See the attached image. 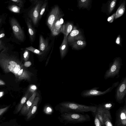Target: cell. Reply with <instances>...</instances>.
I'll return each mask as SVG.
<instances>
[{"mask_svg": "<svg viewBox=\"0 0 126 126\" xmlns=\"http://www.w3.org/2000/svg\"><path fill=\"white\" fill-rule=\"evenodd\" d=\"M48 3V0H45L40 9L39 19L40 20L42 18L45 11Z\"/></svg>", "mask_w": 126, "mask_h": 126, "instance_id": "24", "label": "cell"}, {"mask_svg": "<svg viewBox=\"0 0 126 126\" xmlns=\"http://www.w3.org/2000/svg\"><path fill=\"white\" fill-rule=\"evenodd\" d=\"M119 83L117 81L113 83L111 86L104 91L98 90V87H95L91 89L84 90L81 93L80 95L83 97H88L103 95L110 92L115 88L116 87Z\"/></svg>", "mask_w": 126, "mask_h": 126, "instance_id": "6", "label": "cell"}, {"mask_svg": "<svg viewBox=\"0 0 126 126\" xmlns=\"http://www.w3.org/2000/svg\"><path fill=\"white\" fill-rule=\"evenodd\" d=\"M63 17L62 16L58 19L53 24L50 30L54 35L56 33H58L59 32H60L61 28L63 22Z\"/></svg>", "mask_w": 126, "mask_h": 126, "instance_id": "17", "label": "cell"}, {"mask_svg": "<svg viewBox=\"0 0 126 126\" xmlns=\"http://www.w3.org/2000/svg\"><path fill=\"white\" fill-rule=\"evenodd\" d=\"M116 43L118 45H120V35H119L117 37L115 41Z\"/></svg>", "mask_w": 126, "mask_h": 126, "instance_id": "41", "label": "cell"}, {"mask_svg": "<svg viewBox=\"0 0 126 126\" xmlns=\"http://www.w3.org/2000/svg\"><path fill=\"white\" fill-rule=\"evenodd\" d=\"M97 107L94 106H87L74 102H65L59 104L58 110L61 114L70 113H83L89 112L95 113Z\"/></svg>", "mask_w": 126, "mask_h": 126, "instance_id": "2", "label": "cell"}, {"mask_svg": "<svg viewBox=\"0 0 126 126\" xmlns=\"http://www.w3.org/2000/svg\"><path fill=\"white\" fill-rule=\"evenodd\" d=\"M91 0H80L78 1V6L79 8H85L89 6Z\"/></svg>", "mask_w": 126, "mask_h": 126, "instance_id": "25", "label": "cell"}, {"mask_svg": "<svg viewBox=\"0 0 126 126\" xmlns=\"http://www.w3.org/2000/svg\"><path fill=\"white\" fill-rule=\"evenodd\" d=\"M53 111V110L52 107L48 105L46 106L43 109V111L44 113L48 115L51 114Z\"/></svg>", "mask_w": 126, "mask_h": 126, "instance_id": "30", "label": "cell"}, {"mask_svg": "<svg viewBox=\"0 0 126 126\" xmlns=\"http://www.w3.org/2000/svg\"><path fill=\"white\" fill-rule=\"evenodd\" d=\"M94 122L95 126H102L96 114L95 117Z\"/></svg>", "mask_w": 126, "mask_h": 126, "instance_id": "36", "label": "cell"}, {"mask_svg": "<svg viewBox=\"0 0 126 126\" xmlns=\"http://www.w3.org/2000/svg\"><path fill=\"white\" fill-rule=\"evenodd\" d=\"M116 0H113L111 2L109 5L108 10L109 13H110L114 8L116 2Z\"/></svg>", "mask_w": 126, "mask_h": 126, "instance_id": "29", "label": "cell"}, {"mask_svg": "<svg viewBox=\"0 0 126 126\" xmlns=\"http://www.w3.org/2000/svg\"><path fill=\"white\" fill-rule=\"evenodd\" d=\"M25 21L27 27L30 41L32 42L34 40L35 37L36 33L35 29L32 25L31 20L29 18H26Z\"/></svg>", "mask_w": 126, "mask_h": 126, "instance_id": "14", "label": "cell"}, {"mask_svg": "<svg viewBox=\"0 0 126 126\" xmlns=\"http://www.w3.org/2000/svg\"><path fill=\"white\" fill-rule=\"evenodd\" d=\"M36 94V92L35 91L34 92L24 105L21 110V113L22 114L24 115H27L35 97Z\"/></svg>", "mask_w": 126, "mask_h": 126, "instance_id": "13", "label": "cell"}, {"mask_svg": "<svg viewBox=\"0 0 126 126\" xmlns=\"http://www.w3.org/2000/svg\"><path fill=\"white\" fill-rule=\"evenodd\" d=\"M126 95V76L122 78L116 87L115 98L116 101L121 104L123 103Z\"/></svg>", "mask_w": 126, "mask_h": 126, "instance_id": "8", "label": "cell"}, {"mask_svg": "<svg viewBox=\"0 0 126 126\" xmlns=\"http://www.w3.org/2000/svg\"><path fill=\"white\" fill-rule=\"evenodd\" d=\"M68 42L67 37L64 35V38L62 43L60 47V50L61 57L63 58L66 55L68 48Z\"/></svg>", "mask_w": 126, "mask_h": 126, "instance_id": "16", "label": "cell"}, {"mask_svg": "<svg viewBox=\"0 0 126 126\" xmlns=\"http://www.w3.org/2000/svg\"><path fill=\"white\" fill-rule=\"evenodd\" d=\"M101 105L105 110H109L114 106V104L112 102H109Z\"/></svg>", "mask_w": 126, "mask_h": 126, "instance_id": "31", "label": "cell"}, {"mask_svg": "<svg viewBox=\"0 0 126 126\" xmlns=\"http://www.w3.org/2000/svg\"><path fill=\"white\" fill-rule=\"evenodd\" d=\"M4 94V92L3 91H0V98L2 97Z\"/></svg>", "mask_w": 126, "mask_h": 126, "instance_id": "43", "label": "cell"}, {"mask_svg": "<svg viewBox=\"0 0 126 126\" xmlns=\"http://www.w3.org/2000/svg\"><path fill=\"white\" fill-rule=\"evenodd\" d=\"M9 106H7L4 108L0 109V115L5 112L9 108Z\"/></svg>", "mask_w": 126, "mask_h": 126, "instance_id": "39", "label": "cell"}, {"mask_svg": "<svg viewBox=\"0 0 126 126\" xmlns=\"http://www.w3.org/2000/svg\"><path fill=\"white\" fill-rule=\"evenodd\" d=\"M10 39V38L7 39L4 38L0 39V52L4 49L6 45L7 42Z\"/></svg>", "mask_w": 126, "mask_h": 126, "instance_id": "28", "label": "cell"}, {"mask_svg": "<svg viewBox=\"0 0 126 126\" xmlns=\"http://www.w3.org/2000/svg\"><path fill=\"white\" fill-rule=\"evenodd\" d=\"M97 109L96 112V114L101 124L103 126H104L103 121V115L105 110L100 104L97 106Z\"/></svg>", "mask_w": 126, "mask_h": 126, "instance_id": "22", "label": "cell"}, {"mask_svg": "<svg viewBox=\"0 0 126 126\" xmlns=\"http://www.w3.org/2000/svg\"><path fill=\"white\" fill-rule=\"evenodd\" d=\"M9 21L15 37L20 41H24L25 39V34L17 20L14 17H12L10 18Z\"/></svg>", "mask_w": 126, "mask_h": 126, "instance_id": "7", "label": "cell"}, {"mask_svg": "<svg viewBox=\"0 0 126 126\" xmlns=\"http://www.w3.org/2000/svg\"><path fill=\"white\" fill-rule=\"evenodd\" d=\"M37 89V87L36 85H32L30 86L28 90L32 94Z\"/></svg>", "mask_w": 126, "mask_h": 126, "instance_id": "35", "label": "cell"}, {"mask_svg": "<svg viewBox=\"0 0 126 126\" xmlns=\"http://www.w3.org/2000/svg\"><path fill=\"white\" fill-rule=\"evenodd\" d=\"M31 62L29 61L25 62L24 64V66L25 67H29L31 65Z\"/></svg>", "mask_w": 126, "mask_h": 126, "instance_id": "40", "label": "cell"}, {"mask_svg": "<svg viewBox=\"0 0 126 126\" xmlns=\"http://www.w3.org/2000/svg\"><path fill=\"white\" fill-rule=\"evenodd\" d=\"M67 39L68 42L69 43L76 40H84L80 32L75 26L73 27L72 31L68 35Z\"/></svg>", "mask_w": 126, "mask_h": 126, "instance_id": "11", "label": "cell"}, {"mask_svg": "<svg viewBox=\"0 0 126 126\" xmlns=\"http://www.w3.org/2000/svg\"><path fill=\"white\" fill-rule=\"evenodd\" d=\"M5 36V33L3 28L0 30V39L4 38Z\"/></svg>", "mask_w": 126, "mask_h": 126, "instance_id": "37", "label": "cell"}, {"mask_svg": "<svg viewBox=\"0 0 126 126\" xmlns=\"http://www.w3.org/2000/svg\"><path fill=\"white\" fill-rule=\"evenodd\" d=\"M104 126H113L111 123V117L109 110H105L103 116Z\"/></svg>", "mask_w": 126, "mask_h": 126, "instance_id": "18", "label": "cell"}, {"mask_svg": "<svg viewBox=\"0 0 126 126\" xmlns=\"http://www.w3.org/2000/svg\"><path fill=\"white\" fill-rule=\"evenodd\" d=\"M63 16V14L58 5H55L53 7L48 16L47 22V25L50 30L54 22Z\"/></svg>", "mask_w": 126, "mask_h": 126, "instance_id": "9", "label": "cell"}, {"mask_svg": "<svg viewBox=\"0 0 126 126\" xmlns=\"http://www.w3.org/2000/svg\"><path fill=\"white\" fill-rule=\"evenodd\" d=\"M7 15L5 13L0 15V28L5 23Z\"/></svg>", "mask_w": 126, "mask_h": 126, "instance_id": "32", "label": "cell"}, {"mask_svg": "<svg viewBox=\"0 0 126 126\" xmlns=\"http://www.w3.org/2000/svg\"><path fill=\"white\" fill-rule=\"evenodd\" d=\"M73 27V24L70 22H67L62 26L60 32L63 33L67 37L68 34L72 31Z\"/></svg>", "mask_w": 126, "mask_h": 126, "instance_id": "19", "label": "cell"}, {"mask_svg": "<svg viewBox=\"0 0 126 126\" xmlns=\"http://www.w3.org/2000/svg\"><path fill=\"white\" fill-rule=\"evenodd\" d=\"M61 116L63 121L67 123H82L91 120L88 114L81 113H65L62 114Z\"/></svg>", "mask_w": 126, "mask_h": 126, "instance_id": "3", "label": "cell"}, {"mask_svg": "<svg viewBox=\"0 0 126 126\" xmlns=\"http://www.w3.org/2000/svg\"><path fill=\"white\" fill-rule=\"evenodd\" d=\"M125 104L117 111L114 126H126V97Z\"/></svg>", "mask_w": 126, "mask_h": 126, "instance_id": "10", "label": "cell"}, {"mask_svg": "<svg viewBox=\"0 0 126 126\" xmlns=\"http://www.w3.org/2000/svg\"><path fill=\"white\" fill-rule=\"evenodd\" d=\"M125 1H124L120 6L115 13V19L120 17L123 14L125 11Z\"/></svg>", "mask_w": 126, "mask_h": 126, "instance_id": "23", "label": "cell"}, {"mask_svg": "<svg viewBox=\"0 0 126 126\" xmlns=\"http://www.w3.org/2000/svg\"><path fill=\"white\" fill-rule=\"evenodd\" d=\"M123 65L122 60L120 57L115 58L109 64V69L106 71L104 78L105 80L119 77V72Z\"/></svg>", "mask_w": 126, "mask_h": 126, "instance_id": "4", "label": "cell"}, {"mask_svg": "<svg viewBox=\"0 0 126 126\" xmlns=\"http://www.w3.org/2000/svg\"><path fill=\"white\" fill-rule=\"evenodd\" d=\"M115 14V13H114L111 16L108 17L107 19V21L108 22L110 23H112L113 22Z\"/></svg>", "mask_w": 126, "mask_h": 126, "instance_id": "38", "label": "cell"}, {"mask_svg": "<svg viewBox=\"0 0 126 126\" xmlns=\"http://www.w3.org/2000/svg\"><path fill=\"white\" fill-rule=\"evenodd\" d=\"M32 94L28 90L24 95L21 99L17 107L16 112L17 113L21 110L24 105L26 102L27 100Z\"/></svg>", "mask_w": 126, "mask_h": 126, "instance_id": "21", "label": "cell"}, {"mask_svg": "<svg viewBox=\"0 0 126 126\" xmlns=\"http://www.w3.org/2000/svg\"><path fill=\"white\" fill-rule=\"evenodd\" d=\"M49 45L48 39L47 38L45 39L42 35H40L39 50L44 54L49 49Z\"/></svg>", "mask_w": 126, "mask_h": 126, "instance_id": "12", "label": "cell"}, {"mask_svg": "<svg viewBox=\"0 0 126 126\" xmlns=\"http://www.w3.org/2000/svg\"><path fill=\"white\" fill-rule=\"evenodd\" d=\"M40 100L39 97H36L34 98L31 106L28 112L26 115L27 119H29L35 113L37 108V105Z\"/></svg>", "mask_w": 126, "mask_h": 126, "instance_id": "15", "label": "cell"}, {"mask_svg": "<svg viewBox=\"0 0 126 126\" xmlns=\"http://www.w3.org/2000/svg\"><path fill=\"white\" fill-rule=\"evenodd\" d=\"M72 48L75 50H79L83 48L86 45V42L84 40H79L69 43Z\"/></svg>", "mask_w": 126, "mask_h": 126, "instance_id": "20", "label": "cell"}, {"mask_svg": "<svg viewBox=\"0 0 126 126\" xmlns=\"http://www.w3.org/2000/svg\"><path fill=\"white\" fill-rule=\"evenodd\" d=\"M8 9L11 11L15 13H18L20 12V8L17 5H11L8 7Z\"/></svg>", "mask_w": 126, "mask_h": 126, "instance_id": "26", "label": "cell"}, {"mask_svg": "<svg viewBox=\"0 0 126 126\" xmlns=\"http://www.w3.org/2000/svg\"><path fill=\"white\" fill-rule=\"evenodd\" d=\"M29 51L25 49L23 54V59L25 62L27 61L29 59Z\"/></svg>", "mask_w": 126, "mask_h": 126, "instance_id": "34", "label": "cell"}, {"mask_svg": "<svg viewBox=\"0 0 126 126\" xmlns=\"http://www.w3.org/2000/svg\"><path fill=\"white\" fill-rule=\"evenodd\" d=\"M12 2L14 3L20 8H22L24 6V2L22 0H11Z\"/></svg>", "mask_w": 126, "mask_h": 126, "instance_id": "33", "label": "cell"}, {"mask_svg": "<svg viewBox=\"0 0 126 126\" xmlns=\"http://www.w3.org/2000/svg\"><path fill=\"white\" fill-rule=\"evenodd\" d=\"M30 1L32 5L28 12V18L31 19L33 25L36 26L39 20L40 9L44 0H30Z\"/></svg>", "mask_w": 126, "mask_h": 126, "instance_id": "5", "label": "cell"}, {"mask_svg": "<svg viewBox=\"0 0 126 126\" xmlns=\"http://www.w3.org/2000/svg\"><path fill=\"white\" fill-rule=\"evenodd\" d=\"M8 46L6 45L0 52V67L4 73H13L16 82L22 80L30 81L34 75L24 66L22 62L15 56L8 53Z\"/></svg>", "mask_w": 126, "mask_h": 126, "instance_id": "1", "label": "cell"}, {"mask_svg": "<svg viewBox=\"0 0 126 126\" xmlns=\"http://www.w3.org/2000/svg\"><path fill=\"white\" fill-rule=\"evenodd\" d=\"M5 84V83L4 81L0 79V85H4Z\"/></svg>", "mask_w": 126, "mask_h": 126, "instance_id": "42", "label": "cell"}, {"mask_svg": "<svg viewBox=\"0 0 126 126\" xmlns=\"http://www.w3.org/2000/svg\"><path fill=\"white\" fill-rule=\"evenodd\" d=\"M25 49L37 55H41L44 54L39 49H36L32 46L26 47Z\"/></svg>", "mask_w": 126, "mask_h": 126, "instance_id": "27", "label": "cell"}]
</instances>
